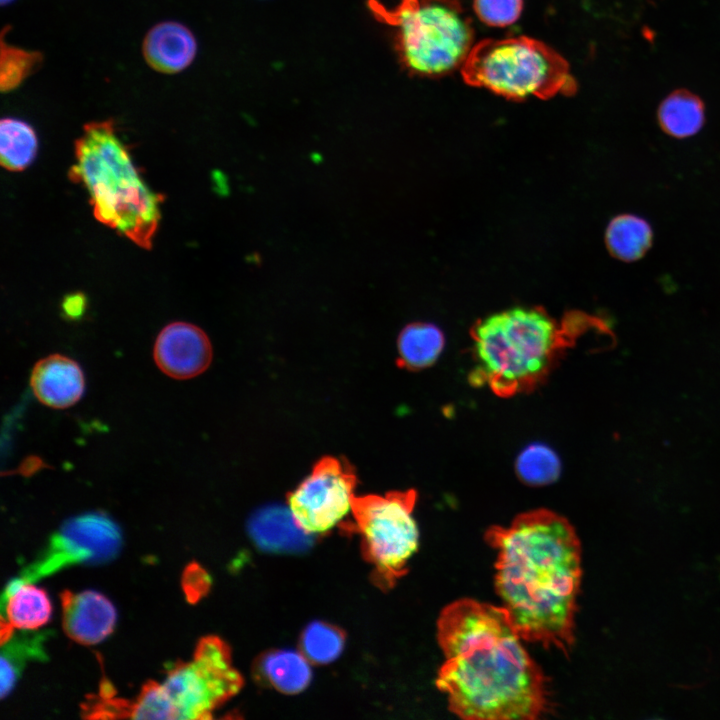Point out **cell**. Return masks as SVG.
<instances>
[{
  "label": "cell",
  "mask_w": 720,
  "mask_h": 720,
  "mask_svg": "<svg viewBox=\"0 0 720 720\" xmlns=\"http://www.w3.org/2000/svg\"><path fill=\"white\" fill-rule=\"evenodd\" d=\"M608 251L615 258L633 262L642 258L651 248L653 230L649 222L634 214L614 217L605 232Z\"/></svg>",
  "instance_id": "ffe728a7"
},
{
  "label": "cell",
  "mask_w": 720,
  "mask_h": 720,
  "mask_svg": "<svg viewBox=\"0 0 720 720\" xmlns=\"http://www.w3.org/2000/svg\"><path fill=\"white\" fill-rule=\"evenodd\" d=\"M444 343V335L436 325L411 323L398 336L397 365L412 371L428 368L439 358Z\"/></svg>",
  "instance_id": "ac0fdd59"
},
{
  "label": "cell",
  "mask_w": 720,
  "mask_h": 720,
  "mask_svg": "<svg viewBox=\"0 0 720 720\" xmlns=\"http://www.w3.org/2000/svg\"><path fill=\"white\" fill-rule=\"evenodd\" d=\"M516 472L523 482L532 486L552 483L560 474V460L555 452L542 444L525 448L517 458Z\"/></svg>",
  "instance_id": "cb8c5ba5"
},
{
  "label": "cell",
  "mask_w": 720,
  "mask_h": 720,
  "mask_svg": "<svg viewBox=\"0 0 720 720\" xmlns=\"http://www.w3.org/2000/svg\"><path fill=\"white\" fill-rule=\"evenodd\" d=\"M416 501L414 489L353 498L354 528L373 565L376 583L383 589L392 587L407 572L408 561L418 549L419 531L413 515Z\"/></svg>",
  "instance_id": "ba28073f"
},
{
  "label": "cell",
  "mask_w": 720,
  "mask_h": 720,
  "mask_svg": "<svg viewBox=\"0 0 720 720\" xmlns=\"http://www.w3.org/2000/svg\"><path fill=\"white\" fill-rule=\"evenodd\" d=\"M436 678L451 712L468 720H532L549 706L546 680L503 607L450 603L437 621Z\"/></svg>",
  "instance_id": "6da1fadb"
},
{
  "label": "cell",
  "mask_w": 720,
  "mask_h": 720,
  "mask_svg": "<svg viewBox=\"0 0 720 720\" xmlns=\"http://www.w3.org/2000/svg\"><path fill=\"white\" fill-rule=\"evenodd\" d=\"M61 308L66 319L78 320L86 311L87 298L80 292L71 293L64 297Z\"/></svg>",
  "instance_id": "4316f807"
},
{
  "label": "cell",
  "mask_w": 720,
  "mask_h": 720,
  "mask_svg": "<svg viewBox=\"0 0 720 720\" xmlns=\"http://www.w3.org/2000/svg\"><path fill=\"white\" fill-rule=\"evenodd\" d=\"M13 1H15V0H1V3H2V5H7V4L12 3Z\"/></svg>",
  "instance_id": "f546056e"
},
{
  "label": "cell",
  "mask_w": 720,
  "mask_h": 720,
  "mask_svg": "<svg viewBox=\"0 0 720 720\" xmlns=\"http://www.w3.org/2000/svg\"><path fill=\"white\" fill-rule=\"evenodd\" d=\"M43 63L39 51L23 49L6 43L1 38L0 88L2 92L17 89L27 78L37 72Z\"/></svg>",
  "instance_id": "603a6c76"
},
{
  "label": "cell",
  "mask_w": 720,
  "mask_h": 720,
  "mask_svg": "<svg viewBox=\"0 0 720 720\" xmlns=\"http://www.w3.org/2000/svg\"><path fill=\"white\" fill-rule=\"evenodd\" d=\"M659 126L669 136L687 138L695 135L705 122V106L694 93L678 89L670 93L657 111Z\"/></svg>",
  "instance_id": "d6986e66"
},
{
  "label": "cell",
  "mask_w": 720,
  "mask_h": 720,
  "mask_svg": "<svg viewBox=\"0 0 720 720\" xmlns=\"http://www.w3.org/2000/svg\"><path fill=\"white\" fill-rule=\"evenodd\" d=\"M345 636L334 625L321 621L312 622L303 631L301 652L314 664H328L343 651Z\"/></svg>",
  "instance_id": "7402d4cb"
},
{
  "label": "cell",
  "mask_w": 720,
  "mask_h": 720,
  "mask_svg": "<svg viewBox=\"0 0 720 720\" xmlns=\"http://www.w3.org/2000/svg\"><path fill=\"white\" fill-rule=\"evenodd\" d=\"M496 552L495 587L523 640L567 653L581 579L578 536L561 515L537 509L487 530Z\"/></svg>",
  "instance_id": "7a4b0ae2"
},
{
  "label": "cell",
  "mask_w": 720,
  "mask_h": 720,
  "mask_svg": "<svg viewBox=\"0 0 720 720\" xmlns=\"http://www.w3.org/2000/svg\"><path fill=\"white\" fill-rule=\"evenodd\" d=\"M75 159L69 177L87 190L95 218L150 249L164 197L146 184L112 119L85 124Z\"/></svg>",
  "instance_id": "277c9868"
},
{
  "label": "cell",
  "mask_w": 720,
  "mask_h": 720,
  "mask_svg": "<svg viewBox=\"0 0 720 720\" xmlns=\"http://www.w3.org/2000/svg\"><path fill=\"white\" fill-rule=\"evenodd\" d=\"M2 622L11 629L35 630L48 622L51 603L46 592L20 578L7 586L3 599Z\"/></svg>",
  "instance_id": "2e32d148"
},
{
  "label": "cell",
  "mask_w": 720,
  "mask_h": 720,
  "mask_svg": "<svg viewBox=\"0 0 720 720\" xmlns=\"http://www.w3.org/2000/svg\"><path fill=\"white\" fill-rule=\"evenodd\" d=\"M357 475L345 458L324 456L290 492L288 507L298 525L311 535L324 534L352 511Z\"/></svg>",
  "instance_id": "9c48e42d"
},
{
  "label": "cell",
  "mask_w": 720,
  "mask_h": 720,
  "mask_svg": "<svg viewBox=\"0 0 720 720\" xmlns=\"http://www.w3.org/2000/svg\"><path fill=\"white\" fill-rule=\"evenodd\" d=\"M461 75L470 86L518 100L572 95L577 89L568 62L545 43L527 36L474 44Z\"/></svg>",
  "instance_id": "52a82bcc"
},
{
  "label": "cell",
  "mask_w": 720,
  "mask_h": 720,
  "mask_svg": "<svg viewBox=\"0 0 720 720\" xmlns=\"http://www.w3.org/2000/svg\"><path fill=\"white\" fill-rule=\"evenodd\" d=\"M192 31L177 21H162L144 36L142 54L147 65L162 74H177L188 68L197 55Z\"/></svg>",
  "instance_id": "4fadbf2b"
},
{
  "label": "cell",
  "mask_w": 720,
  "mask_h": 720,
  "mask_svg": "<svg viewBox=\"0 0 720 720\" xmlns=\"http://www.w3.org/2000/svg\"><path fill=\"white\" fill-rule=\"evenodd\" d=\"M43 638L40 635L24 636L7 640L1 654V696L13 688L24 662L33 657L43 656ZM4 644V643H3Z\"/></svg>",
  "instance_id": "d4e9b609"
},
{
  "label": "cell",
  "mask_w": 720,
  "mask_h": 720,
  "mask_svg": "<svg viewBox=\"0 0 720 720\" xmlns=\"http://www.w3.org/2000/svg\"><path fill=\"white\" fill-rule=\"evenodd\" d=\"M370 8L393 27L400 61L416 75L452 72L474 45L472 20L459 0H400L392 9L372 1Z\"/></svg>",
  "instance_id": "8992f818"
},
{
  "label": "cell",
  "mask_w": 720,
  "mask_h": 720,
  "mask_svg": "<svg viewBox=\"0 0 720 720\" xmlns=\"http://www.w3.org/2000/svg\"><path fill=\"white\" fill-rule=\"evenodd\" d=\"M62 624L74 641L93 645L104 640L114 629L116 611L112 603L95 591L61 594Z\"/></svg>",
  "instance_id": "7c38bea8"
},
{
  "label": "cell",
  "mask_w": 720,
  "mask_h": 720,
  "mask_svg": "<svg viewBox=\"0 0 720 720\" xmlns=\"http://www.w3.org/2000/svg\"><path fill=\"white\" fill-rule=\"evenodd\" d=\"M242 686L229 647L220 638L208 636L200 640L191 661L177 664L162 683H146L133 702L110 698L109 716L207 719Z\"/></svg>",
  "instance_id": "5b68a950"
},
{
  "label": "cell",
  "mask_w": 720,
  "mask_h": 720,
  "mask_svg": "<svg viewBox=\"0 0 720 720\" xmlns=\"http://www.w3.org/2000/svg\"><path fill=\"white\" fill-rule=\"evenodd\" d=\"M153 356L164 374L185 380L203 373L209 367L213 350L202 329L187 322H172L157 336Z\"/></svg>",
  "instance_id": "8fae6325"
},
{
  "label": "cell",
  "mask_w": 720,
  "mask_h": 720,
  "mask_svg": "<svg viewBox=\"0 0 720 720\" xmlns=\"http://www.w3.org/2000/svg\"><path fill=\"white\" fill-rule=\"evenodd\" d=\"M206 587L207 576L199 567H191L186 570L184 588L190 598L198 597Z\"/></svg>",
  "instance_id": "83f0119b"
},
{
  "label": "cell",
  "mask_w": 720,
  "mask_h": 720,
  "mask_svg": "<svg viewBox=\"0 0 720 720\" xmlns=\"http://www.w3.org/2000/svg\"><path fill=\"white\" fill-rule=\"evenodd\" d=\"M575 315L557 321L535 307H513L480 320L472 329L471 383L500 397L535 389L586 328Z\"/></svg>",
  "instance_id": "3957f363"
},
{
  "label": "cell",
  "mask_w": 720,
  "mask_h": 720,
  "mask_svg": "<svg viewBox=\"0 0 720 720\" xmlns=\"http://www.w3.org/2000/svg\"><path fill=\"white\" fill-rule=\"evenodd\" d=\"M38 139L34 128L24 120L6 117L0 123L1 165L9 171H22L35 159Z\"/></svg>",
  "instance_id": "44dd1931"
},
{
  "label": "cell",
  "mask_w": 720,
  "mask_h": 720,
  "mask_svg": "<svg viewBox=\"0 0 720 720\" xmlns=\"http://www.w3.org/2000/svg\"><path fill=\"white\" fill-rule=\"evenodd\" d=\"M30 385L41 403L63 409L80 400L85 389V378L76 361L61 354H52L34 365Z\"/></svg>",
  "instance_id": "5bb4252c"
},
{
  "label": "cell",
  "mask_w": 720,
  "mask_h": 720,
  "mask_svg": "<svg viewBox=\"0 0 720 720\" xmlns=\"http://www.w3.org/2000/svg\"><path fill=\"white\" fill-rule=\"evenodd\" d=\"M42 462L37 457H30L26 459L23 463V465L20 468V472L23 475H30L33 472L37 471L39 468H41Z\"/></svg>",
  "instance_id": "f1b7e54d"
},
{
  "label": "cell",
  "mask_w": 720,
  "mask_h": 720,
  "mask_svg": "<svg viewBox=\"0 0 720 720\" xmlns=\"http://www.w3.org/2000/svg\"><path fill=\"white\" fill-rule=\"evenodd\" d=\"M256 674L272 688L285 694H296L308 686L312 670L302 652L271 650L257 660Z\"/></svg>",
  "instance_id": "e0dca14e"
},
{
  "label": "cell",
  "mask_w": 720,
  "mask_h": 720,
  "mask_svg": "<svg viewBox=\"0 0 720 720\" xmlns=\"http://www.w3.org/2000/svg\"><path fill=\"white\" fill-rule=\"evenodd\" d=\"M120 546V529L110 517L100 512L85 513L59 528L20 579L33 582L73 564L104 563L117 555Z\"/></svg>",
  "instance_id": "30bf717a"
},
{
  "label": "cell",
  "mask_w": 720,
  "mask_h": 720,
  "mask_svg": "<svg viewBox=\"0 0 720 720\" xmlns=\"http://www.w3.org/2000/svg\"><path fill=\"white\" fill-rule=\"evenodd\" d=\"M248 527L254 542L265 551L298 552L312 543V535L298 525L289 507H263L251 517Z\"/></svg>",
  "instance_id": "9a60e30c"
},
{
  "label": "cell",
  "mask_w": 720,
  "mask_h": 720,
  "mask_svg": "<svg viewBox=\"0 0 720 720\" xmlns=\"http://www.w3.org/2000/svg\"><path fill=\"white\" fill-rule=\"evenodd\" d=\"M473 6L483 23L504 27L513 24L519 18L523 0H474Z\"/></svg>",
  "instance_id": "484cf974"
}]
</instances>
